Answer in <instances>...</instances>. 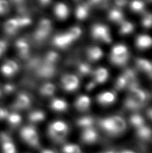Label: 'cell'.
I'll return each mask as SVG.
<instances>
[{"mask_svg":"<svg viewBox=\"0 0 152 153\" xmlns=\"http://www.w3.org/2000/svg\"><path fill=\"white\" fill-rule=\"evenodd\" d=\"M48 132L50 137L54 140L61 142L66 137L69 133V127L64 122L57 120L50 124Z\"/></svg>","mask_w":152,"mask_h":153,"instance_id":"obj_1","label":"cell"},{"mask_svg":"<svg viewBox=\"0 0 152 153\" xmlns=\"http://www.w3.org/2000/svg\"><path fill=\"white\" fill-rule=\"evenodd\" d=\"M20 136L22 140L28 145L35 148L39 146V136L34 128L30 126H27L22 128L20 130Z\"/></svg>","mask_w":152,"mask_h":153,"instance_id":"obj_2","label":"cell"},{"mask_svg":"<svg viewBox=\"0 0 152 153\" xmlns=\"http://www.w3.org/2000/svg\"><path fill=\"white\" fill-rule=\"evenodd\" d=\"M127 50L125 46L123 45L116 46L113 49L111 61L116 65H123L127 60Z\"/></svg>","mask_w":152,"mask_h":153,"instance_id":"obj_3","label":"cell"},{"mask_svg":"<svg viewBox=\"0 0 152 153\" xmlns=\"http://www.w3.org/2000/svg\"><path fill=\"white\" fill-rule=\"evenodd\" d=\"M0 141L3 153H16L15 146L9 135L1 132L0 134Z\"/></svg>","mask_w":152,"mask_h":153,"instance_id":"obj_4","label":"cell"},{"mask_svg":"<svg viewBox=\"0 0 152 153\" xmlns=\"http://www.w3.org/2000/svg\"><path fill=\"white\" fill-rule=\"evenodd\" d=\"M62 83L63 88L66 91H74L79 85V80L75 75H67L62 77Z\"/></svg>","mask_w":152,"mask_h":153,"instance_id":"obj_5","label":"cell"},{"mask_svg":"<svg viewBox=\"0 0 152 153\" xmlns=\"http://www.w3.org/2000/svg\"><path fill=\"white\" fill-rule=\"evenodd\" d=\"M128 97L141 107L145 102L147 95L143 90L137 88V87H133V88L130 90Z\"/></svg>","mask_w":152,"mask_h":153,"instance_id":"obj_6","label":"cell"},{"mask_svg":"<svg viewBox=\"0 0 152 153\" xmlns=\"http://www.w3.org/2000/svg\"><path fill=\"white\" fill-rule=\"evenodd\" d=\"M81 139L85 144H93L98 139V133L93 127L85 128L81 134Z\"/></svg>","mask_w":152,"mask_h":153,"instance_id":"obj_7","label":"cell"},{"mask_svg":"<svg viewBox=\"0 0 152 153\" xmlns=\"http://www.w3.org/2000/svg\"><path fill=\"white\" fill-rule=\"evenodd\" d=\"M30 103L31 100L28 95L21 93L16 97L13 106L17 110H24V109L28 108L30 105Z\"/></svg>","mask_w":152,"mask_h":153,"instance_id":"obj_8","label":"cell"},{"mask_svg":"<svg viewBox=\"0 0 152 153\" xmlns=\"http://www.w3.org/2000/svg\"><path fill=\"white\" fill-rule=\"evenodd\" d=\"M91 101L90 97L86 95L78 97L75 102V107L78 111H85L90 108Z\"/></svg>","mask_w":152,"mask_h":153,"instance_id":"obj_9","label":"cell"},{"mask_svg":"<svg viewBox=\"0 0 152 153\" xmlns=\"http://www.w3.org/2000/svg\"><path fill=\"white\" fill-rule=\"evenodd\" d=\"M100 126L102 129L105 131L106 133L112 136L118 135V133L117 132L115 126L113 124V122L111 121V117H105L100 120Z\"/></svg>","mask_w":152,"mask_h":153,"instance_id":"obj_10","label":"cell"},{"mask_svg":"<svg viewBox=\"0 0 152 153\" xmlns=\"http://www.w3.org/2000/svg\"><path fill=\"white\" fill-rule=\"evenodd\" d=\"M116 99L115 94L112 91H105L97 96V101L99 103L104 105H108L115 102Z\"/></svg>","mask_w":152,"mask_h":153,"instance_id":"obj_11","label":"cell"},{"mask_svg":"<svg viewBox=\"0 0 152 153\" xmlns=\"http://www.w3.org/2000/svg\"><path fill=\"white\" fill-rule=\"evenodd\" d=\"M93 36L99 39L104 40L105 42H109L111 40L108 30L106 28V27L103 26H94L93 29Z\"/></svg>","mask_w":152,"mask_h":153,"instance_id":"obj_12","label":"cell"},{"mask_svg":"<svg viewBox=\"0 0 152 153\" xmlns=\"http://www.w3.org/2000/svg\"><path fill=\"white\" fill-rule=\"evenodd\" d=\"M111 120L113 122V124L115 126L118 134L124 132L127 128L126 122L123 118L118 116H111Z\"/></svg>","mask_w":152,"mask_h":153,"instance_id":"obj_13","label":"cell"},{"mask_svg":"<svg viewBox=\"0 0 152 153\" xmlns=\"http://www.w3.org/2000/svg\"><path fill=\"white\" fill-rule=\"evenodd\" d=\"M18 69L17 64L13 61H7L1 67V72L3 75L7 76H11L15 74Z\"/></svg>","mask_w":152,"mask_h":153,"instance_id":"obj_14","label":"cell"},{"mask_svg":"<svg viewBox=\"0 0 152 153\" xmlns=\"http://www.w3.org/2000/svg\"><path fill=\"white\" fill-rule=\"evenodd\" d=\"M50 107L53 110L61 112V111H64L67 110L68 104L65 100L60 99V98H55L52 100Z\"/></svg>","mask_w":152,"mask_h":153,"instance_id":"obj_15","label":"cell"},{"mask_svg":"<svg viewBox=\"0 0 152 153\" xmlns=\"http://www.w3.org/2000/svg\"><path fill=\"white\" fill-rule=\"evenodd\" d=\"M136 130L138 137L143 139V140L150 139L151 138V136H152L151 129L145 124L143 125L142 126L136 128Z\"/></svg>","mask_w":152,"mask_h":153,"instance_id":"obj_16","label":"cell"},{"mask_svg":"<svg viewBox=\"0 0 152 153\" xmlns=\"http://www.w3.org/2000/svg\"><path fill=\"white\" fill-rule=\"evenodd\" d=\"M46 117L45 113L41 110H35L32 111L29 114L28 119L30 121L33 123H39L44 120Z\"/></svg>","mask_w":152,"mask_h":153,"instance_id":"obj_17","label":"cell"},{"mask_svg":"<svg viewBox=\"0 0 152 153\" xmlns=\"http://www.w3.org/2000/svg\"><path fill=\"white\" fill-rule=\"evenodd\" d=\"M108 72L104 68H99L94 73V79L95 82L98 83H103L108 78Z\"/></svg>","mask_w":152,"mask_h":153,"instance_id":"obj_18","label":"cell"},{"mask_svg":"<svg viewBox=\"0 0 152 153\" xmlns=\"http://www.w3.org/2000/svg\"><path fill=\"white\" fill-rule=\"evenodd\" d=\"M40 91V94H41L43 96H51V95H54V93H55L56 87L54 84L46 83L44 85H43L41 87Z\"/></svg>","mask_w":152,"mask_h":153,"instance_id":"obj_19","label":"cell"},{"mask_svg":"<svg viewBox=\"0 0 152 153\" xmlns=\"http://www.w3.org/2000/svg\"><path fill=\"white\" fill-rule=\"evenodd\" d=\"M94 120L93 117L90 116L82 117L77 120V124L78 126L83 128V129L87 128L93 127Z\"/></svg>","mask_w":152,"mask_h":153,"instance_id":"obj_20","label":"cell"},{"mask_svg":"<svg viewBox=\"0 0 152 153\" xmlns=\"http://www.w3.org/2000/svg\"><path fill=\"white\" fill-rule=\"evenodd\" d=\"M55 13L57 17L61 19H64L67 17L69 10L64 4H58L55 7Z\"/></svg>","mask_w":152,"mask_h":153,"instance_id":"obj_21","label":"cell"},{"mask_svg":"<svg viewBox=\"0 0 152 153\" xmlns=\"http://www.w3.org/2000/svg\"><path fill=\"white\" fill-rule=\"evenodd\" d=\"M6 119L7 120L8 123L13 127L17 126L21 122V116L17 113L9 114Z\"/></svg>","mask_w":152,"mask_h":153,"instance_id":"obj_22","label":"cell"},{"mask_svg":"<svg viewBox=\"0 0 152 153\" xmlns=\"http://www.w3.org/2000/svg\"><path fill=\"white\" fill-rule=\"evenodd\" d=\"M63 153H83L80 147L76 144H65L62 148Z\"/></svg>","mask_w":152,"mask_h":153,"instance_id":"obj_23","label":"cell"},{"mask_svg":"<svg viewBox=\"0 0 152 153\" xmlns=\"http://www.w3.org/2000/svg\"><path fill=\"white\" fill-rule=\"evenodd\" d=\"M137 46L140 48H148L152 45V39L150 36L143 35L137 38Z\"/></svg>","mask_w":152,"mask_h":153,"instance_id":"obj_24","label":"cell"},{"mask_svg":"<svg viewBox=\"0 0 152 153\" xmlns=\"http://www.w3.org/2000/svg\"><path fill=\"white\" fill-rule=\"evenodd\" d=\"M130 123L135 128L142 126L145 124V120L142 116L140 115L135 114L130 117Z\"/></svg>","mask_w":152,"mask_h":153,"instance_id":"obj_25","label":"cell"},{"mask_svg":"<svg viewBox=\"0 0 152 153\" xmlns=\"http://www.w3.org/2000/svg\"><path fill=\"white\" fill-rule=\"evenodd\" d=\"M127 83H128V79H127L126 76H121V77H119L117 81L116 82L115 87L118 90H120L123 89L125 87Z\"/></svg>","mask_w":152,"mask_h":153,"instance_id":"obj_26","label":"cell"},{"mask_svg":"<svg viewBox=\"0 0 152 153\" xmlns=\"http://www.w3.org/2000/svg\"><path fill=\"white\" fill-rule=\"evenodd\" d=\"M102 55V51L99 48H93L89 52V56L93 60L100 59Z\"/></svg>","mask_w":152,"mask_h":153,"instance_id":"obj_27","label":"cell"},{"mask_svg":"<svg viewBox=\"0 0 152 153\" xmlns=\"http://www.w3.org/2000/svg\"><path fill=\"white\" fill-rule=\"evenodd\" d=\"M8 10V4L5 0H0V14L5 13Z\"/></svg>","mask_w":152,"mask_h":153,"instance_id":"obj_28","label":"cell"},{"mask_svg":"<svg viewBox=\"0 0 152 153\" xmlns=\"http://www.w3.org/2000/svg\"><path fill=\"white\" fill-rule=\"evenodd\" d=\"M140 67L142 70L145 71H149L150 72L152 71V65L148 62H140Z\"/></svg>","mask_w":152,"mask_h":153,"instance_id":"obj_29","label":"cell"},{"mask_svg":"<svg viewBox=\"0 0 152 153\" xmlns=\"http://www.w3.org/2000/svg\"><path fill=\"white\" fill-rule=\"evenodd\" d=\"M14 86L12 85L7 84L4 87V91L5 94H10L14 90Z\"/></svg>","mask_w":152,"mask_h":153,"instance_id":"obj_30","label":"cell"},{"mask_svg":"<svg viewBox=\"0 0 152 153\" xmlns=\"http://www.w3.org/2000/svg\"><path fill=\"white\" fill-rule=\"evenodd\" d=\"M8 114H9V112H8L7 110L2 108H0V120L6 119Z\"/></svg>","mask_w":152,"mask_h":153,"instance_id":"obj_31","label":"cell"},{"mask_svg":"<svg viewBox=\"0 0 152 153\" xmlns=\"http://www.w3.org/2000/svg\"><path fill=\"white\" fill-rule=\"evenodd\" d=\"M142 6H143L142 3H140L139 1H136L132 4V8H134V10H140L141 8L142 7Z\"/></svg>","mask_w":152,"mask_h":153,"instance_id":"obj_32","label":"cell"},{"mask_svg":"<svg viewBox=\"0 0 152 153\" xmlns=\"http://www.w3.org/2000/svg\"><path fill=\"white\" fill-rule=\"evenodd\" d=\"M41 153H56L54 151H53L52 150H50V149H44L41 152Z\"/></svg>","mask_w":152,"mask_h":153,"instance_id":"obj_33","label":"cell"},{"mask_svg":"<svg viewBox=\"0 0 152 153\" xmlns=\"http://www.w3.org/2000/svg\"><path fill=\"white\" fill-rule=\"evenodd\" d=\"M148 116H149L150 118L152 120V108L150 109V110L148 111Z\"/></svg>","mask_w":152,"mask_h":153,"instance_id":"obj_34","label":"cell"},{"mask_svg":"<svg viewBox=\"0 0 152 153\" xmlns=\"http://www.w3.org/2000/svg\"><path fill=\"white\" fill-rule=\"evenodd\" d=\"M119 153H135V152L134 151H128V150H125V151H121Z\"/></svg>","mask_w":152,"mask_h":153,"instance_id":"obj_35","label":"cell"},{"mask_svg":"<svg viewBox=\"0 0 152 153\" xmlns=\"http://www.w3.org/2000/svg\"><path fill=\"white\" fill-rule=\"evenodd\" d=\"M105 153H114L113 152H111V151H108V152H106Z\"/></svg>","mask_w":152,"mask_h":153,"instance_id":"obj_36","label":"cell"},{"mask_svg":"<svg viewBox=\"0 0 152 153\" xmlns=\"http://www.w3.org/2000/svg\"><path fill=\"white\" fill-rule=\"evenodd\" d=\"M0 96H1V91H0Z\"/></svg>","mask_w":152,"mask_h":153,"instance_id":"obj_37","label":"cell"}]
</instances>
